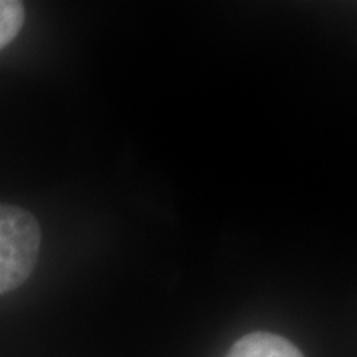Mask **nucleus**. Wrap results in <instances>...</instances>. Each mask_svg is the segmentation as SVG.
Here are the masks:
<instances>
[{"instance_id":"nucleus-1","label":"nucleus","mask_w":357,"mask_h":357,"mask_svg":"<svg viewBox=\"0 0 357 357\" xmlns=\"http://www.w3.org/2000/svg\"><path fill=\"white\" fill-rule=\"evenodd\" d=\"M42 232L28 211L0 203V296L20 288L38 262Z\"/></svg>"},{"instance_id":"nucleus-2","label":"nucleus","mask_w":357,"mask_h":357,"mask_svg":"<svg viewBox=\"0 0 357 357\" xmlns=\"http://www.w3.org/2000/svg\"><path fill=\"white\" fill-rule=\"evenodd\" d=\"M227 357H304L286 337L270 332H252L230 347Z\"/></svg>"},{"instance_id":"nucleus-3","label":"nucleus","mask_w":357,"mask_h":357,"mask_svg":"<svg viewBox=\"0 0 357 357\" xmlns=\"http://www.w3.org/2000/svg\"><path fill=\"white\" fill-rule=\"evenodd\" d=\"M26 10L22 2L0 0V50L13 42L24 24Z\"/></svg>"}]
</instances>
